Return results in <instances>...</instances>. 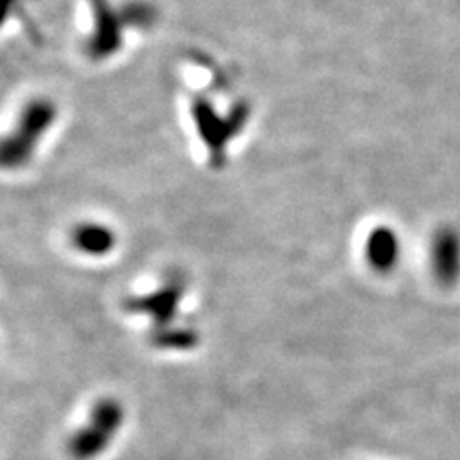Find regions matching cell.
<instances>
[{
	"instance_id": "1",
	"label": "cell",
	"mask_w": 460,
	"mask_h": 460,
	"mask_svg": "<svg viewBox=\"0 0 460 460\" xmlns=\"http://www.w3.org/2000/svg\"><path fill=\"white\" fill-rule=\"evenodd\" d=\"M58 119V106L50 98H33L18 115L16 127L4 138L0 157L6 169H18L31 160L39 144Z\"/></svg>"
},
{
	"instance_id": "2",
	"label": "cell",
	"mask_w": 460,
	"mask_h": 460,
	"mask_svg": "<svg viewBox=\"0 0 460 460\" xmlns=\"http://www.w3.org/2000/svg\"><path fill=\"white\" fill-rule=\"evenodd\" d=\"M123 407L115 399L98 401L93 412L91 422L81 428L77 434L69 439L67 449L71 456L77 460H91L102 453L113 436L118 434L123 424Z\"/></svg>"
},
{
	"instance_id": "3",
	"label": "cell",
	"mask_w": 460,
	"mask_h": 460,
	"mask_svg": "<svg viewBox=\"0 0 460 460\" xmlns=\"http://www.w3.org/2000/svg\"><path fill=\"white\" fill-rule=\"evenodd\" d=\"M93 8V31L86 40V50L93 60L100 62L118 54L125 40V22L119 8L110 0H91Z\"/></svg>"
},
{
	"instance_id": "4",
	"label": "cell",
	"mask_w": 460,
	"mask_h": 460,
	"mask_svg": "<svg viewBox=\"0 0 460 460\" xmlns=\"http://www.w3.org/2000/svg\"><path fill=\"white\" fill-rule=\"evenodd\" d=\"M184 294V286L181 280H169L160 290L148 296H135L125 301V309L128 313L150 314L160 328L171 326L175 319L179 304Z\"/></svg>"
},
{
	"instance_id": "5",
	"label": "cell",
	"mask_w": 460,
	"mask_h": 460,
	"mask_svg": "<svg viewBox=\"0 0 460 460\" xmlns=\"http://www.w3.org/2000/svg\"><path fill=\"white\" fill-rule=\"evenodd\" d=\"M246 113L248 110L238 108L233 115H230V119H221L219 115L211 110V106L204 102V100H198L194 104V118L198 123V131L201 138L208 142V146L213 152H217V155L223 152L228 138H233L240 131L242 123L246 121Z\"/></svg>"
},
{
	"instance_id": "6",
	"label": "cell",
	"mask_w": 460,
	"mask_h": 460,
	"mask_svg": "<svg viewBox=\"0 0 460 460\" xmlns=\"http://www.w3.org/2000/svg\"><path fill=\"white\" fill-rule=\"evenodd\" d=\"M401 255V243L390 226H376L367 236L365 257L368 265L378 272H390L395 269Z\"/></svg>"
},
{
	"instance_id": "7",
	"label": "cell",
	"mask_w": 460,
	"mask_h": 460,
	"mask_svg": "<svg viewBox=\"0 0 460 460\" xmlns=\"http://www.w3.org/2000/svg\"><path fill=\"white\" fill-rule=\"evenodd\" d=\"M431 267H434L436 279L449 286L460 275V243L451 230H441L434 238V248H431Z\"/></svg>"
},
{
	"instance_id": "8",
	"label": "cell",
	"mask_w": 460,
	"mask_h": 460,
	"mask_svg": "<svg viewBox=\"0 0 460 460\" xmlns=\"http://www.w3.org/2000/svg\"><path fill=\"white\" fill-rule=\"evenodd\" d=\"M71 243L74 248L79 250L84 255L93 257H104L113 252L115 243H118V236L108 225L86 221L79 223L71 230Z\"/></svg>"
},
{
	"instance_id": "9",
	"label": "cell",
	"mask_w": 460,
	"mask_h": 460,
	"mask_svg": "<svg viewBox=\"0 0 460 460\" xmlns=\"http://www.w3.org/2000/svg\"><path fill=\"white\" fill-rule=\"evenodd\" d=\"M198 334L192 328H160L157 332L152 336V343L160 349H192L198 345Z\"/></svg>"
},
{
	"instance_id": "10",
	"label": "cell",
	"mask_w": 460,
	"mask_h": 460,
	"mask_svg": "<svg viewBox=\"0 0 460 460\" xmlns=\"http://www.w3.org/2000/svg\"><path fill=\"white\" fill-rule=\"evenodd\" d=\"M119 12L127 27L146 29L152 27L157 18V10L148 0H128V3L119 6Z\"/></svg>"
}]
</instances>
